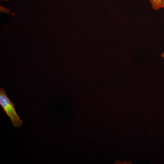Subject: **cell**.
<instances>
[{
  "label": "cell",
  "instance_id": "1",
  "mask_svg": "<svg viewBox=\"0 0 164 164\" xmlns=\"http://www.w3.org/2000/svg\"><path fill=\"white\" fill-rule=\"evenodd\" d=\"M0 104L15 127H20L23 121L20 120L15 108V105L6 95L4 89L0 88Z\"/></svg>",
  "mask_w": 164,
  "mask_h": 164
},
{
  "label": "cell",
  "instance_id": "4",
  "mask_svg": "<svg viewBox=\"0 0 164 164\" xmlns=\"http://www.w3.org/2000/svg\"><path fill=\"white\" fill-rule=\"evenodd\" d=\"M3 0H5L6 1H9V0H0V1H3Z\"/></svg>",
  "mask_w": 164,
  "mask_h": 164
},
{
  "label": "cell",
  "instance_id": "2",
  "mask_svg": "<svg viewBox=\"0 0 164 164\" xmlns=\"http://www.w3.org/2000/svg\"><path fill=\"white\" fill-rule=\"evenodd\" d=\"M152 9L155 10L164 8V0H149Z\"/></svg>",
  "mask_w": 164,
  "mask_h": 164
},
{
  "label": "cell",
  "instance_id": "3",
  "mask_svg": "<svg viewBox=\"0 0 164 164\" xmlns=\"http://www.w3.org/2000/svg\"><path fill=\"white\" fill-rule=\"evenodd\" d=\"M0 13H4L7 14L9 13L10 12V11L4 6L0 5Z\"/></svg>",
  "mask_w": 164,
  "mask_h": 164
}]
</instances>
